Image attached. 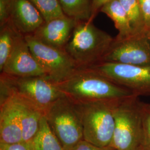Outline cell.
Instances as JSON below:
<instances>
[{
	"label": "cell",
	"instance_id": "obj_22",
	"mask_svg": "<svg viewBox=\"0 0 150 150\" xmlns=\"http://www.w3.org/2000/svg\"><path fill=\"white\" fill-rule=\"evenodd\" d=\"M13 0H0V27L10 21Z\"/></svg>",
	"mask_w": 150,
	"mask_h": 150
},
{
	"label": "cell",
	"instance_id": "obj_24",
	"mask_svg": "<svg viewBox=\"0 0 150 150\" xmlns=\"http://www.w3.org/2000/svg\"><path fill=\"white\" fill-rule=\"evenodd\" d=\"M72 150H115L110 146L99 147L82 139Z\"/></svg>",
	"mask_w": 150,
	"mask_h": 150
},
{
	"label": "cell",
	"instance_id": "obj_15",
	"mask_svg": "<svg viewBox=\"0 0 150 150\" xmlns=\"http://www.w3.org/2000/svg\"><path fill=\"white\" fill-rule=\"evenodd\" d=\"M100 12L106 14L118 30L116 38H127L134 33L126 12L118 0H110L102 6Z\"/></svg>",
	"mask_w": 150,
	"mask_h": 150
},
{
	"label": "cell",
	"instance_id": "obj_4",
	"mask_svg": "<svg viewBox=\"0 0 150 150\" xmlns=\"http://www.w3.org/2000/svg\"><path fill=\"white\" fill-rule=\"evenodd\" d=\"M142 101L136 95L118 103L115 112V129L109 146L115 150H140L142 136Z\"/></svg>",
	"mask_w": 150,
	"mask_h": 150
},
{
	"label": "cell",
	"instance_id": "obj_10",
	"mask_svg": "<svg viewBox=\"0 0 150 150\" xmlns=\"http://www.w3.org/2000/svg\"><path fill=\"white\" fill-rule=\"evenodd\" d=\"M1 73L19 77L46 76L32 54L25 36L20 33L17 35L12 51Z\"/></svg>",
	"mask_w": 150,
	"mask_h": 150
},
{
	"label": "cell",
	"instance_id": "obj_7",
	"mask_svg": "<svg viewBox=\"0 0 150 150\" xmlns=\"http://www.w3.org/2000/svg\"><path fill=\"white\" fill-rule=\"evenodd\" d=\"M134 94L150 96V66H138L102 62L88 67Z\"/></svg>",
	"mask_w": 150,
	"mask_h": 150
},
{
	"label": "cell",
	"instance_id": "obj_6",
	"mask_svg": "<svg viewBox=\"0 0 150 150\" xmlns=\"http://www.w3.org/2000/svg\"><path fill=\"white\" fill-rule=\"evenodd\" d=\"M25 38L32 54L46 76L54 83L64 80L79 69L65 50L43 43L32 35Z\"/></svg>",
	"mask_w": 150,
	"mask_h": 150
},
{
	"label": "cell",
	"instance_id": "obj_3",
	"mask_svg": "<svg viewBox=\"0 0 150 150\" xmlns=\"http://www.w3.org/2000/svg\"><path fill=\"white\" fill-rule=\"evenodd\" d=\"M122 100L75 103L80 116L83 140L99 147L110 145L115 129V110Z\"/></svg>",
	"mask_w": 150,
	"mask_h": 150
},
{
	"label": "cell",
	"instance_id": "obj_13",
	"mask_svg": "<svg viewBox=\"0 0 150 150\" xmlns=\"http://www.w3.org/2000/svg\"><path fill=\"white\" fill-rule=\"evenodd\" d=\"M10 22L18 33L32 35L45 22L30 0H13Z\"/></svg>",
	"mask_w": 150,
	"mask_h": 150
},
{
	"label": "cell",
	"instance_id": "obj_12",
	"mask_svg": "<svg viewBox=\"0 0 150 150\" xmlns=\"http://www.w3.org/2000/svg\"><path fill=\"white\" fill-rule=\"evenodd\" d=\"M21 142L20 103L17 97L13 94L0 104V143L13 144Z\"/></svg>",
	"mask_w": 150,
	"mask_h": 150
},
{
	"label": "cell",
	"instance_id": "obj_11",
	"mask_svg": "<svg viewBox=\"0 0 150 150\" xmlns=\"http://www.w3.org/2000/svg\"><path fill=\"white\" fill-rule=\"evenodd\" d=\"M78 21L64 16L45 22L32 35L54 48L64 50Z\"/></svg>",
	"mask_w": 150,
	"mask_h": 150
},
{
	"label": "cell",
	"instance_id": "obj_18",
	"mask_svg": "<svg viewBox=\"0 0 150 150\" xmlns=\"http://www.w3.org/2000/svg\"><path fill=\"white\" fill-rule=\"evenodd\" d=\"M0 28V71L1 72L12 51L18 32L10 22Z\"/></svg>",
	"mask_w": 150,
	"mask_h": 150
},
{
	"label": "cell",
	"instance_id": "obj_9",
	"mask_svg": "<svg viewBox=\"0 0 150 150\" xmlns=\"http://www.w3.org/2000/svg\"><path fill=\"white\" fill-rule=\"evenodd\" d=\"M102 62L150 66V34L135 32L127 38H114Z\"/></svg>",
	"mask_w": 150,
	"mask_h": 150
},
{
	"label": "cell",
	"instance_id": "obj_14",
	"mask_svg": "<svg viewBox=\"0 0 150 150\" xmlns=\"http://www.w3.org/2000/svg\"><path fill=\"white\" fill-rule=\"evenodd\" d=\"M13 95L17 97L20 103L22 142L32 144L39 131L41 121L45 114L31 103Z\"/></svg>",
	"mask_w": 150,
	"mask_h": 150
},
{
	"label": "cell",
	"instance_id": "obj_17",
	"mask_svg": "<svg viewBox=\"0 0 150 150\" xmlns=\"http://www.w3.org/2000/svg\"><path fill=\"white\" fill-rule=\"evenodd\" d=\"M33 150H64L48 126L45 115L32 143Z\"/></svg>",
	"mask_w": 150,
	"mask_h": 150
},
{
	"label": "cell",
	"instance_id": "obj_25",
	"mask_svg": "<svg viewBox=\"0 0 150 150\" xmlns=\"http://www.w3.org/2000/svg\"><path fill=\"white\" fill-rule=\"evenodd\" d=\"M0 150H33L32 144L21 142L13 144L0 143Z\"/></svg>",
	"mask_w": 150,
	"mask_h": 150
},
{
	"label": "cell",
	"instance_id": "obj_1",
	"mask_svg": "<svg viewBox=\"0 0 150 150\" xmlns=\"http://www.w3.org/2000/svg\"><path fill=\"white\" fill-rule=\"evenodd\" d=\"M56 84L64 96L75 103L121 100L134 95L129 89L90 68H79Z\"/></svg>",
	"mask_w": 150,
	"mask_h": 150
},
{
	"label": "cell",
	"instance_id": "obj_21",
	"mask_svg": "<svg viewBox=\"0 0 150 150\" xmlns=\"http://www.w3.org/2000/svg\"><path fill=\"white\" fill-rule=\"evenodd\" d=\"M142 136L140 150H150V103L142 102Z\"/></svg>",
	"mask_w": 150,
	"mask_h": 150
},
{
	"label": "cell",
	"instance_id": "obj_8",
	"mask_svg": "<svg viewBox=\"0 0 150 150\" xmlns=\"http://www.w3.org/2000/svg\"><path fill=\"white\" fill-rule=\"evenodd\" d=\"M7 75L12 94L31 103L44 114L53 103L64 96L56 84L46 76L19 77Z\"/></svg>",
	"mask_w": 150,
	"mask_h": 150
},
{
	"label": "cell",
	"instance_id": "obj_23",
	"mask_svg": "<svg viewBox=\"0 0 150 150\" xmlns=\"http://www.w3.org/2000/svg\"><path fill=\"white\" fill-rule=\"evenodd\" d=\"M146 30L150 33V0H138Z\"/></svg>",
	"mask_w": 150,
	"mask_h": 150
},
{
	"label": "cell",
	"instance_id": "obj_26",
	"mask_svg": "<svg viewBox=\"0 0 150 150\" xmlns=\"http://www.w3.org/2000/svg\"><path fill=\"white\" fill-rule=\"evenodd\" d=\"M110 0H93L92 5V14L91 17V21L95 18L97 13L100 12L101 7Z\"/></svg>",
	"mask_w": 150,
	"mask_h": 150
},
{
	"label": "cell",
	"instance_id": "obj_5",
	"mask_svg": "<svg viewBox=\"0 0 150 150\" xmlns=\"http://www.w3.org/2000/svg\"><path fill=\"white\" fill-rule=\"evenodd\" d=\"M48 126L64 150H72L83 138L80 114L75 102L64 96L45 112Z\"/></svg>",
	"mask_w": 150,
	"mask_h": 150
},
{
	"label": "cell",
	"instance_id": "obj_27",
	"mask_svg": "<svg viewBox=\"0 0 150 150\" xmlns=\"http://www.w3.org/2000/svg\"></svg>",
	"mask_w": 150,
	"mask_h": 150
},
{
	"label": "cell",
	"instance_id": "obj_16",
	"mask_svg": "<svg viewBox=\"0 0 150 150\" xmlns=\"http://www.w3.org/2000/svg\"><path fill=\"white\" fill-rule=\"evenodd\" d=\"M65 16L76 21H91L93 0H59Z\"/></svg>",
	"mask_w": 150,
	"mask_h": 150
},
{
	"label": "cell",
	"instance_id": "obj_19",
	"mask_svg": "<svg viewBox=\"0 0 150 150\" xmlns=\"http://www.w3.org/2000/svg\"><path fill=\"white\" fill-rule=\"evenodd\" d=\"M126 12L134 32L147 31L138 0H118Z\"/></svg>",
	"mask_w": 150,
	"mask_h": 150
},
{
	"label": "cell",
	"instance_id": "obj_20",
	"mask_svg": "<svg viewBox=\"0 0 150 150\" xmlns=\"http://www.w3.org/2000/svg\"><path fill=\"white\" fill-rule=\"evenodd\" d=\"M40 11L45 22L65 16L59 0H30Z\"/></svg>",
	"mask_w": 150,
	"mask_h": 150
},
{
	"label": "cell",
	"instance_id": "obj_2",
	"mask_svg": "<svg viewBox=\"0 0 150 150\" xmlns=\"http://www.w3.org/2000/svg\"><path fill=\"white\" fill-rule=\"evenodd\" d=\"M113 40L92 21L78 22L64 50L78 68H88L101 62Z\"/></svg>",
	"mask_w": 150,
	"mask_h": 150
}]
</instances>
